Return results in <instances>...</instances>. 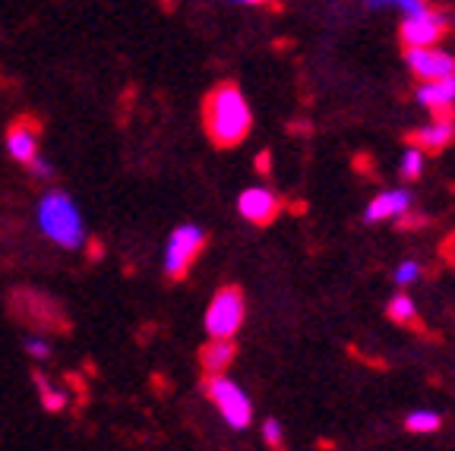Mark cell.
<instances>
[{"label": "cell", "mask_w": 455, "mask_h": 451, "mask_svg": "<svg viewBox=\"0 0 455 451\" xmlns=\"http://www.w3.org/2000/svg\"><path fill=\"white\" fill-rule=\"evenodd\" d=\"M203 123L215 146L231 148L247 139L250 127H253V111L235 83H221L203 101Z\"/></svg>", "instance_id": "obj_1"}, {"label": "cell", "mask_w": 455, "mask_h": 451, "mask_svg": "<svg viewBox=\"0 0 455 451\" xmlns=\"http://www.w3.org/2000/svg\"><path fill=\"white\" fill-rule=\"evenodd\" d=\"M38 227L42 233L57 243L60 249H79L85 243V225H83V212L76 209L67 193L51 190L42 196L38 202Z\"/></svg>", "instance_id": "obj_2"}, {"label": "cell", "mask_w": 455, "mask_h": 451, "mask_svg": "<svg viewBox=\"0 0 455 451\" xmlns=\"http://www.w3.org/2000/svg\"><path fill=\"white\" fill-rule=\"evenodd\" d=\"M206 398L219 407L221 420H225L231 430L243 432L253 423V401H250V398L243 395V388L228 379V376H221V373L206 376Z\"/></svg>", "instance_id": "obj_3"}, {"label": "cell", "mask_w": 455, "mask_h": 451, "mask_svg": "<svg viewBox=\"0 0 455 451\" xmlns=\"http://www.w3.org/2000/svg\"><path fill=\"white\" fill-rule=\"evenodd\" d=\"M206 247V231L196 225H180L171 231L168 249H164V275L171 281H180V278L190 272V265L196 262V256Z\"/></svg>", "instance_id": "obj_4"}, {"label": "cell", "mask_w": 455, "mask_h": 451, "mask_svg": "<svg viewBox=\"0 0 455 451\" xmlns=\"http://www.w3.org/2000/svg\"><path fill=\"white\" fill-rule=\"evenodd\" d=\"M247 304L237 288H221L206 310V335L209 338H235L241 332Z\"/></svg>", "instance_id": "obj_5"}, {"label": "cell", "mask_w": 455, "mask_h": 451, "mask_svg": "<svg viewBox=\"0 0 455 451\" xmlns=\"http://www.w3.org/2000/svg\"><path fill=\"white\" fill-rule=\"evenodd\" d=\"M446 32V16L440 10H418V13H408L402 22V44L405 48H427V44H436Z\"/></svg>", "instance_id": "obj_6"}, {"label": "cell", "mask_w": 455, "mask_h": 451, "mask_svg": "<svg viewBox=\"0 0 455 451\" xmlns=\"http://www.w3.org/2000/svg\"><path fill=\"white\" fill-rule=\"evenodd\" d=\"M408 70L418 79H443L455 73V57L440 51L436 44H427V48H408Z\"/></svg>", "instance_id": "obj_7"}, {"label": "cell", "mask_w": 455, "mask_h": 451, "mask_svg": "<svg viewBox=\"0 0 455 451\" xmlns=\"http://www.w3.org/2000/svg\"><path fill=\"white\" fill-rule=\"evenodd\" d=\"M237 212H241V218H247L250 225L266 227L282 212V202H278L275 193H269L266 186H250V190H243L241 196H237Z\"/></svg>", "instance_id": "obj_8"}, {"label": "cell", "mask_w": 455, "mask_h": 451, "mask_svg": "<svg viewBox=\"0 0 455 451\" xmlns=\"http://www.w3.org/2000/svg\"><path fill=\"white\" fill-rule=\"evenodd\" d=\"M411 202L414 199L408 190H386L363 209V221H367V225H377V221L405 218V215L411 212Z\"/></svg>", "instance_id": "obj_9"}, {"label": "cell", "mask_w": 455, "mask_h": 451, "mask_svg": "<svg viewBox=\"0 0 455 451\" xmlns=\"http://www.w3.org/2000/svg\"><path fill=\"white\" fill-rule=\"evenodd\" d=\"M418 101L436 114H446L455 105V73L443 79H427L418 89Z\"/></svg>", "instance_id": "obj_10"}, {"label": "cell", "mask_w": 455, "mask_h": 451, "mask_svg": "<svg viewBox=\"0 0 455 451\" xmlns=\"http://www.w3.org/2000/svg\"><path fill=\"white\" fill-rule=\"evenodd\" d=\"M231 360H235V341L231 338H209L199 351V367L206 376L225 373Z\"/></svg>", "instance_id": "obj_11"}, {"label": "cell", "mask_w": 455, "mask_h": 451, "mask_svg": "<svg viewBox=\"0 0 455 451\" xmlns=\"http://www.w3.org/2000/svg\"><path fill=\"white\" fill-rule=\"evenodd\" d=\"M7 152H10V158H16V162H22V164H28L38 155V136H36V130L28 127L26 120H20V123L10 127Z\"/></svg>", "instance_id": "obj_12"}, {"label": "cell", "mask_w": 455, "mask_h": 451, "mask_svg": "<svg viewBox=\"0 0 455 451\" xmlns=\"http://www.w3.org/2000/svg\"><path fill=\"white\" fill-rule=\"evenodd\" d=\"M452 136H455V123L440 117V120H434V123L420 127L418 133L411 136V142L418 148H424V152H440V148H446L449 142H452Z\"/></svg>", "instance_id": "obj_13"}, {"label": "cell", "mask_w": 455, "mask_h": 451, "mask_svg": "<svg viewBox=\"0 0 455 451\" xmlns=\"http://www.w3.org/2000/svg\"><path fill=\"white\" fill-rule=\"evenodd\" d=\"M443 426V420H440V414L436 410H411V414L405 416V430L408 432H436Z\"/></svg>", "instance_id": "obj_14"}, {"label": "cell", "mask_w": 455, "mask_h": 451, "mask_svg": "<svg viewBox=\"0 0 455 451\" xmlns=\"http://www.w3.org/2000/svg\"><path fill=\"white\" fill-rule=\"evenodd\" d=\"M32 379H36L38 392H42L44 410H51V414H60V410L67 407V395H64V392H57V388H51V385H48V379H44L42 373H36Z\"/></svg>", "instance_id": "obj_15"}, {"label": "cell", "mask_w": 455, "mask_h": 451, "mask_svg": "<svg viewBox=\"0 0 455 451\" xmlns=\"http://www.w3.org/2000/svg\"><path fill=\"white\" fill-rule=\"evenodd\" d=\"M389 319H395V322L402 325H411L414 319H418V310H414V300L408 294H395L389 300Z\"/></svg>", "instance_id": "obj_16"}, {"label": "cell", "mask_w": 455, "mask_h": 451, "mask_svg": "<svg viewBox=\"0 0 455 451\" xmlns=\"http://www.w3.org/2000/svg\"><path fill=\"white\" fill-rule=\"evenodd\" d=\"M424 155L427 152L418 146L405 148V155H402V177H405V180H418V177L424 174V162H427Z\"/></svg>", "instance_id": "obj_17"}, {"label": "cell", "mask_w": 455, "mask_h": 451, "mask_svg": "<svg viewBox=\"0 0 455 451\" xmlns=\"http://www.w3.org/2000/svg\"><path fill=\"white\" fill-rule=\"evenodd\" d=\"M420 278V265L418 262H402V265L395 268V284H414Z\"/></svg>", "instance_id": "obj_18"}, {"label": "cell", "mask_w": 455, "mask_h": 451, "mask_svg": "<svg viewBox=\"0 0 455 451\" xmlns=\"http://www.w3.org/2000/svg\"><path fill=\"white\" fill-rule=\"evenodd\" d=\"M22 347H26V353L32 360H48L51 357V344L44 338H26V344Z\"/></svg>", "instance_id": "obj_19"}, {"label": "cell", "mask_w": 455, "mask_h": 451, "mask_svg": "<svg viewBox=\"0 0 455 451\" xmlns=\"http://www.w3.org/2000/svg\"><path fill=\"white\" fill-rule=\"evenodd\" d=\"M28 170H32V177H38V180H51V177H54V168H51L48 162H44V158H32V162H28Z\"/></svg>", "instance_id": "obj_20"}, {"label": "cell", "mask_w": 455, "mask_h": 451, "mask_svg": "<svg viewBox=\"0 0 455 451\" xmlns=\"http://www.w3.org/2000/svg\"><path fill=\"white\" fill-rule=\"evenodd\" d=\"M259 432H263V439L269 445H282V423H278V420H266Z\"/></svg>", "instance_id": "obj_21"}, {"label": "cell", "mask_w": 455, "mask_h": 451, "mask_svg": "<svg viewBox=\"0 0 455 451\" xmlns=\"http://www.w3.org/2000/svg\"><path fill=\"white\" fill-rule=\"evenodd\" d=\"M427 7V0H398L395 4V10H402V13H418V10H424Z\"/></svg>", "instance_id": "obj_22"}, {"label": "cell", "mask_w": 455, "mask_h": 451, "mask_svg": "<svg viewBox=\"0 0 455 451\" xmlns=\"http://www.w3.org/2000/svg\"><path fill=\"white\" fill-rule=\"evenodd\" d=\"M256 170H259V174H269V152H259V155H256Z\"/></svg>", "instance_id": "obj_23"}, {"label": "cell", "mask_w": 455, "mask_h": 451, "mask_svg": "<svg viewBox=\"0 0 455 451\" xmlns=\"http://www.w3.org/2000/svg\"><path fill=\"white\" fill-rule=\"evenodd\" d=\"M363 4H367L370 10H383V7H395L398 0H363Z\"/></svg>", "instance_id": "obj_24"}, {"label": "cell", "mask_w": 455, "mask_h": 451, "mask_svg": "<svg viewBox=\"0 0 455 451\" xmlns=\"http://www.w3.org/2000/svg\"><path fill=\"white\" fill-rule=\"evenodd\" d=\"M231 4H243V7H259V4H266V0H231Z\"/></svg>", "instance_id": "obj_25"}]
</instances>
